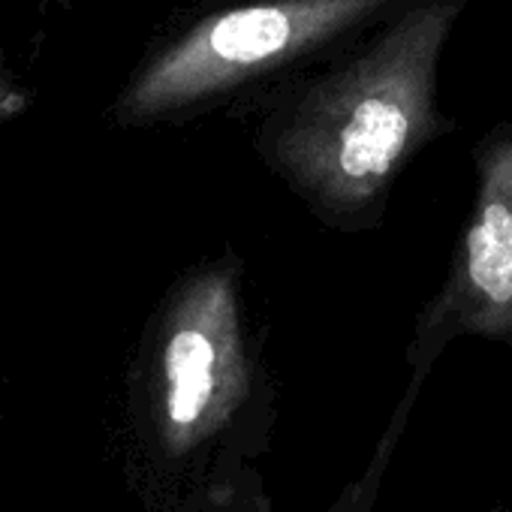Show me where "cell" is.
<instances>
[{
    "mask_svg": "<svg viewBox=\"0 0 512 512\" xmlns=\"http://www.w3.org/2000/svg\"><path fill=\"white\" fill-rule=\"evenodd\" d=\"M467 0H419L362 55L308 85L269 127L263 154L323 214L362 217L449 124L437 64Z\"/></svg>",
    "mask_w": 512,
    "mask_h": 512,
    "instance_id": "1",
    "label": "cell"
},
{
    "mask_svg": "<svg viewBox=\"0 0 512 512\" xmlns=\"http://www.w3.org/2000/svg\"><path fill=\"white\" fill-rule=\"evenodd\" d=\"M253 368L241 323L238 269L193 272L169 299L151 362V413L172 458L220 437L250 398Z\"/></svg>",
    "mask_w": 512,
    "mask_h": 512,
    "instance_id": "3",
    "label": "cell"
},
{
    "mask_svg": "<svg viewBox=\"0 0 512 512\" xmlns=\"http://www.w3.org/2000/svg\"><path fill=\"white\" fill-rule=\"evenodd\" d=\"M28 91L0 67V121H7V118H16L28 109Z\"/></svg>",
    "mask_w": 512,
    "mask_h": 512,
    "instance_id": "6",
    "label": "cell"
},
{
    "mask_svg": "<svg viewBox=\"0 0 512 512\" xmlns=\"http://www.w3.org/2000/svg\"><path fill=\"white\" fill-rule=\"evenodd\" d=\"M461 335L512 347V133L476 148V199L458 235L449 275L419 314L407 362L422 383Z\"/></svg>",
    "mask_w": 512,
    "mask_h": 512,
    "instance_id": "4",
    "label": "cell"
},
{
    "mask_svg": "<svg viewBox=\"0 0 512 512\" xmlns=\"http://www.w3.org/2000/svg\"><path fill=\"white\" fill-rule=\"evenodd\" d=\"M395 0H250L226 7L160 49L115 103L118 124L142 127L199 106L305 58Z\"/></svg>",
    "mask_w": 512,
    "mask_h": 512,
    "instance_id": "2",
    "label": "cell"
},
{
    "mask_svg": "<svg viewBox=\"0 0 512 512\" xmlns=\"http://www.w3.org/2000/svg\"><path fill=\"white\" fill-rule=\"evenodd\" d=\"M419 386H422V383H413V380H410L407 395H404L401 404L395 407L392 422L386 425V431H383V437H380V443H377V449H374L368 467H365V470L338 494V500H335L326 512H371V509H374L377 494H380V485H383V479L389 476V464H392L395 446H398V440H401V434H404V428H407L410 407H413V401H416V395H419Z\"/></svg>",
    "mask_w": 512,
    "mask_h": 512,
    "instance_id": "5",
    "label": "cell"
}]
</instances>
